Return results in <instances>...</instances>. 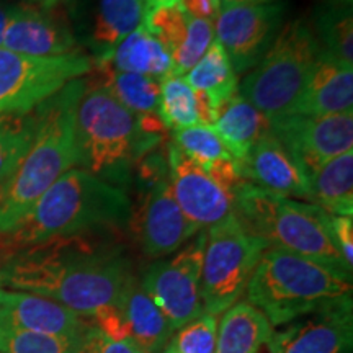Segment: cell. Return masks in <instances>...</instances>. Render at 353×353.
Masks as SVG:
<instances>
[{"label": "cell", "mask_w": 353, "mask_h": 353, "mask_svg": "<svg viewBox=\"0 0 353 353\" xmlns=\"http://www.w3.org/2000/svg\"><path fill=\"white\" fill-rule=\"evenodd\" d=\"M114 234H81L8 252L0 260V288L50 298L92 319L120 303L134 276Z\"/></svg>", "instance_id": "cell-1"}, {"label": "cell", "mask_w": 353, "mask_h": 353, "mask_svg": "<svg viewBox=\"0 0 353 353\" xmlns=\"http://www.w3.org/2000/svg\"><path fill=\"white\" fill-rule=\"evenodd\" d=\"M126 190L74 167L56 180L12 232L0 236L8 252L41 242L94 232H118L130 224Z\"/></svg>", "instance_id": "cell-2"}, {"label": "cell", "mask_w": 353, "mask_h": 353, "mask_svg": "<svg viewBox=\"0 0 353 353\" xmlns=\"http://www.w3.org/2000/svg\"><path fill=\"white\" fill-rule=\"evenodd\" d=\"M85 77L65 83L38 105L37 134L17 170L0 183V236L12 232L44 192L79 165L76 112Z\"/></svg>", "instance_id": "cell-3"}, {"label": "cell", "mask_w": 353, "mask_h": 353, "mask_svg": "<svg viewBox=\"0 0 353 353\" xmlns=\"http://www.w3.org/2000/svg\"><path fill=\"white\" fill-rule=\"evenodd\" d=\"M164 139L165 134L143 130L136 114L85 81L76 112L79 169L125 190L138 162Z\"/></svg>", "instance_id": "cell-4"}, {"label": "cell", "mask_w": 353, "mask_h": 353, "mask_svg": "<svg viewBox=\"0 0 353 353\" xmlns=\"http://www.w3.org/2000/svg\"><path fill=\"white\" fill-rule=\"evenodd\" d=\"M234 214L267 247L301 255L350 278L352 267L339 252L327 211L244 182L234 193Z\"/></svg>", "instance_id": "cell-5"}, {"label": "cell", "mask_w": 353, "mask_h": 353, "mask_svg": "<svg viewBox=\"0 0 353 353\" xmlns=\"http://www.w3.org/2000/svg\"><path fill=\"white\" fill-rule=\"evenodd\" d=\"M245 296L276 329L350 298L352 280L314 260L268 247L247 285Z\"/></svg>", "instance_id": "cell-6"}, {"label": "cell", "mask_w": 353, "mask_h": 353, "mask_svg": "<svg viewBox=\"0 0 353 353\" xmlns=\"http://www.w3.org/2000/svg\"><path fill=\"white\" fill-rule=\"evenodd\" d=\"M322 51L309 21L291 20L280 28L262 59L241 82L239 92L265 117L290 114Z\"/></svg>", "instance_id": "cell-7"}, {"label": "cell", "mask_w": 353, "mask_h": 353, "mask_svg": "<svg viewBox=\"0 0 353 353\" xmlns=\"http://www.w3.org/2000/svg\"><path fill=\"white\" fill-rule=\"evenodd\" d=\"M265 249L267 244L247 232L234 213L208 228L201 265L205 314L218 317L239 301Z\"/></svg>", "instance_id": "cell-8"}, {"label": "cell", "mask_w": 353, "mask_h": 353, "mask_svg": "<svg viewBox=\"0 0 353 353\" xmlns=\"http://www.w3.org/2000/svg\"><path fill=\"white\" fill-rule=\"evenodd\" d=\"M92 70L87 52L34 57L0 48V114L26 113Z\"/></svg>", "instance_id": "cell-9"}, {"label": "cell", "mask_w": 353, "mask_h": 353, "mask_svg": "<svg viewBox=\"0 0 353 353\" xmlns=\"http://www.w3.org/2000/svg\"><path fill=\"white\" fill-rule=\"evenodd\" d=\"M206 244L203 229L169 259H159L144 273L141 286L169 321L172 330L205 314L201 299V265Z\"/></svg>", "instance_id": "cell-10"}, {"label": "cell", "mask_w": 353, "mask_h": 353, "mask_svg": "<svg viewBox=\"0 0 353 353\" xmlns=\"http://www.w3.org/2000/svg\"><path fill=\"white\" fill-rule=\"evenodd\" d=\"M272 132L309 180L325 162L353 151V112L327 117L285 114L273 118Z\"/></svg>", "instance_id": "cell-11"}, {"label": "cell", "mask_w": 353, "mask_h": 353, "mask_svg": "<svg viewBox=\"0 0 353 353\" xmlns=\"http://www.w3.org/2000/svg\"><path fill=\"white\" fill-rule=\"evenodd\" d=\"M283 15L281 2L221 6L214 37L226 51L236 74L247 72L262 59L280 32Z\"/></svg>", "instance_id": "cell-12"}, {"label": "cell", "mask_w": 353, "mask_h": 353, "mask_svg": "<svg viewBox=\"0 0 353 353\" xmlns=\"http://www.w3.org/2000/svg\"><path fill=\"white\" fill-rule=\"evenodd\" d=\"M141 250L151 259H165L203 231L190 221L172 193L169 176L149 185L130 224Z\"/></svg>", "instance_id": "cell-13"}, {"label": "cell", "mask_w": 353, "mask_h": 353, "mask_svg": "<svg viewBox=\"0 0 353 353\" xmlns=\"http://www.w3.org/2000/svg\"><path fill=\"white\" fill-rule=\"evenodd\" d=\"M267 348L270 353H352V296L275 329Z\"/></svg>", "instance_id": "cell-14"}, {"label": "cell", "mask_w": 353, "mask_h": 353, "mask_svg": "<svg viewBox=\"0 0 353 353\" xmlns=\"http://www.w3.org/2000/svg\"><path fill=\"white\" fill-rule=\"evenodd\" d=\"M167 170L174 198L185 216L200 229H208L234 213V193L169 143Z\"/></svg>", "instance_id": "cell-15"}, {"label": "cell", "mask_w": 353, "mask_h": 353, "mask_svg": "<svg viewBox=\"0 0 353 353\" xmlns=\"http://www.w3.org/2000/svg\"><path fill=\"white\" fill-rule=\"evenodd\" d=\"M2 48L34 57H54L82 51L72 21L63 7L44 8L33 3L13 6Z\"/></svg>", "instance_id": "cell-16"}, {"label": "cell", "mask_w": 353, "mask_h": 353, "mask_svg": "<svg viewBox=\"0 0 353 353\" xmlns=\"http://www.w3.org/2000/svg\"><path fill=\"white\" fill-rule=\"evenodd\" d=\"M79 46L90 51L92 64L107 63L121 39L143 25L144 0H77Z\"/></svg>", "instance_id": "cell-17"}, {"label": "cell", "mask_w": 353, "mask_h": 353, "mask_svg": "<svg viewBox=\"0 0 353 353\" xmlns=\"http://www.w3.org/2000/svg\"><path fill=\"white\" fill-rule=\"evenodd\" d=\"M237 167L242 179L255 187L280 196L311 203L307 175L272 131L250 148Z\"/></svg>", "instance_id": "cell-18"}, {"label": "cell", "mask_w": 353, "mask_h": 353, "mask_svg": "<svg viewBox=\"0 0 353 353\" xmlns=\"http://www.w3.org/2000/svg\"><path fill=\"white\" fill-rule=\"evenodd\" d=\"M353 112V65L322 48L316 68L290 114L327 117Z\"/></svg>", "instance_id": "cell-19"}, {"label": "cell", "mask_w": 353, "mask_h": 353, "mask_svg": "<svg viewBox=\"0 0 353 353\" xmlns=\"http://www.w3.org/2000/svg\"><path fill=\"white\" fill-rule=\"evenodd\" d=\"M0 311L20 327L57 337H82L90 325L63 304L26 291L0 288Z\"/></svg>", "instance_id": "cell-20"}, {"label": "cell", "mask_w": 353, "mask_h": 353, "mask_svg": "<svg viewBox=\"0 0 353 353\" xmlns=\"http://www.w3.org/2000/svg\"><path fill=\"white\" fill-rule=\"evenodd\" d=\"M214 131L226 144L236 164L239 165L250 148L272 131V120L255 108L239 90L229 97L214 112Z\"/></svg>", "instance_id": "cell-21"}, {"label": "cell", "mask_w": 353, "mask_h": 353, "mask_svg": "<svg viewBox=\"0 0 353 353\" xmlns=\"http://www.w3.org/2000/svg\"><path fill=\"white\" fill-rule=\"evenodd\" d=\"M120 307L128 341L138 345L144 353H161L164 350L174 330L136 276H132L121 296Z\"/></svg>", "instance_id": "cell-22"}, {"label": "cell", "mask_w": 353, "mask_h": 353, "mask_svg": "<svg viewBox=\"0 0 353 353\" xmlns=\"http://www.w3.org/2000/svg\"><path fill=\"white\" fill-rule=\"evenodd\" d=\"M275 327L260 309L237 301L223 312L216 332L214 353H260Z\"/></svg>", "instance_id": "cell-23"}, {"label": "cell", "mask_w": 353, "mask_h": 353, "mask_svg": "<svg viewBox=\"0 0 353 353\" xmlns=\"http://www.w3.org/2000/svg\"><path fill=\"white\" fill-rule=\"evenodd\" d=\"M92 85L103 88L118 103L130 110L136 117L157 114L161 81L141 74L123 72L113 69L108 63L92 64V70L85 76Z\"/></svg>", "instance_id": "cell-24"}, {"label": "cell", "mask_w": 353, "mask_h": 353, "mask_svg": "<svg viewBox=\"0 0 353 353\" xmlns=\"http://www.w3.org/2000/svg\"><path fill=\"white\" fill-rule=\"evenodd\" d=\"M311 203L329 214H353V151L325 162L309 175Z\"/></svg>", "instance_id": "cell-25"}, {"label": "cell", "mask_w": 353, "mask_h": 353, "mask_svg": "<svg viewBox=\"0 0 353 353\" xmlns=\"http://www.w3.org/2000/svg\"><path fill=\"white\" fill-rule=\"evenodd\" d=\"M107 63L117 70L161 81L170 74L172 56L164 44L141 25L118 43Z\"/></svg>", "instance_id": "cell-26"}, {"label": "cell", "mask_w": 353, "mask_h": 353, "mask_svg": "<svg viewBox=\"0 0 353 353\" xmlns=\"http://www.w3.org/2000/svg\"><path fill=\"white\" fill-rule=\"evenodd\" d=\"M183 79L193 90L208 100L213 117L219 105H223L229 97L239 90L236 70H234L224 48L216 38L206 54Z\"/></svg>", "instance_id": "cell-27"}, {"label": "cell", "mask_w": 353, "mask_h": 353, "mask_svg": "<svg viewBox=\"0 0 353 353\" xmlns=\"http://www.w3.org/2000/svg\"><path fill=\"white\" fill-rule=\"evenodd\" d=\"M37 108L26 113L0 114V183L17 170L32 148L38 128Z\"/></svg>", "instance_id": "cell-28"}, {"label": "cell", "mask_w": 353, "mask_h": 353, "mask_svg": "<svg viewBox=\"0 0 353 353\" xmlns=\"http://www.w3.org/2000/svg\"><path fill=\"white\" fill-rule=\"evenodd\" d=\"M321 46L339 61L353 65V19L352 7L327 3L319 8L311 23Z\"/></svg>", "instance_id": "cell-29"}, {"label": "cell", "mask_w": 353, "mask_h": 353, "mask_svg": "<svg viewBox=\"0 0 353 353\" xmlns=\"http://www.w3.org/2000/svg\"><path fill=\"white\" fill-rule=\"evenodd\" d=\"M157 114L169 131L201 125L198 95L183 77L169 74L161 79Z\"/></svg>", "instance_id": "cell-30"}, {"label": "cell", "mask_w": 353, "mask_h": 353, "mask_svg": "<svg viewBox=\"0 0 353 353\" xmlns=\"http://www.w3.org/2000/svg\"><path fill=\"white\" fill-rule=\"evenodd\" d=\"M81 339L26 330L0 311V353H76Z\"/></svg>", "instance_id": "cell-31"}, {"label": "cell", "mask_w": 353, "mask_h": 353, "mask_svg": "<svg viewBox=\"0 0 353 353\" xmlns=\"http://www.w3.org/2000/svg\"><path fill=\"white\" fill-rule=\"evenodd\" d=\"M170 143L175 144L190 161L195 162L206 172L218 162L234 161L218 132L213 126L208 125H195L172 131Z\"/></svg>", "instance_id": "cell-32"}, {"label": "cell", "mask_w": 353, "mask_h": 353, "mask_svg": "<svg viewBox=\"0 0 353 353\" xmlns=\"http://www.w3.org/2000/svg\"><path fill=\"white\" fill-rule=\"evenodd\" d=\"M214 41V21L192 19L188 17L187 34L183 43L175 52H172L170 76L185 77L195 68L198 61L206 54L211 43Z\"/></svg>", "instance_id": "cell-33"}, {"label": "cell", "mask_w": 353, "mask_h": 353, "mask_svg": "<svg viewBox=\"0 0 353 353\" xmlns=\"http://www.w3.org/2000/svg\"><path fill=\"white\" fill-rule=\"evenodd\" d=\"M188 15L180 7V3L154 8L144 13L143 26L164 44L167 51L175 52L183 43L187 34Z\"/></svg>", "instance_id": "cell-34"}, {"label": "cell", "mask_w": 353, "mask_h": 353, "mask_svg": "<svg viewBox=\"0 0 353 353\" xmlns=\"http://www.w3.org/2000/svg\"><path fill=\"white\" fill-rule=\"evenodd\" d=\"M218 321L211 314H201L195 321L175 330L167 347L179 353H214Z\"/></svg>", "instance_id": "cell-35"}, {"label": "cell", "mask_w": 353, "mask_h": 353, "mask_svg": "<svg viewBox=\"0 0 353 353\" xmlns=\"http://www.w3.org/2000/svg\"><path fill=\"white\" fill-rule=\"evenodd\" d=\"M76 353H144L131 341H117L99 330L90 321V325L82 335Z\"/></svg>", "instance_id": "cell-36"}, {"label": "cell", "mask_w": 353, "mask_h": 353, "mask_svg": "<svg viewBox=\"0 0 353 353\" xmlns=\"http://www.w3.org/2000/svg\"><path fill=\"white\" fill-rule=\"evenodd\" d=\"M332 236L339 252L345 262L353 267V218L352 216H334L330 218Z\"/></svg>", "instance_id": "cell-37"}, {"label": "cell", "mask_w": 353, "mask_h": 353, "mask_svg": "<svg viewBox=\"0 0 353 353\" xmlns=\"http://www.w3.org/2000/svg\"><path fill=\"white\" fill-rule=\"evenodd\" d=\"M180 7L192 19H201L214 21L218 19L221 3L214 0H180Z\"/></svg>", "instance_id": "cell-38"}, {"label": "cell", "mask_w": 353, "mask_h": 353, "mask_svg": "<svg viewBox=\"0 0 353 353\" xmlns=\"http://www.w3.org/2000/svg\"><path fill=\"white\" fill-rule=\"evenodd\" d=\"M13 12V6H6V3H0V48L3 44V33H6L8 21H10Z\"/></svg>", "instance_id": "cell-39"}, {"label": "cell", "mask_w": 353, "mask_h": 353, "mask_svg": "<svg viewBox=\"0 0 353 353\" xmlns=\"http://www.w3.org/2000/svg\"><path fill=\"white\" fill-rule=\"evenodd\" d=\"M30 3L38 7H44V8H56V7H63L64 3H68L69 0H28Z\"/></svg>", "instance_id": "cell-40"}, {"label": "cell", "mask_w": 353, "mask_h": 353, "mask_svg": "<svg viewBox=\"0 0 353 353\" xmlns=\"http://www.w3.org/2000/svg\"><path fill=\"white\" fill-rule=\"evenodd\" d=\"M180 0H144L145 12L154 10V8L165 7V6H174V3H179Z\"/></svg>", "instance_id": "cell-41"}, {"label": "cell", "mask_w": 353, "mask_h": 353, "mask_svg": "<svg viewBox=\"0 0 353 353\" xmlns=\"http://www.w3.org/2000/svg\"><path fill=\"white\" fill-rule=\"evenodd\" d=\"M280 2V0H221V6H239V3H273Z\"/></svg>", "instance_id": "cell-42"}, {"label": "cell", "mask_w": 353, "mask_h": 353, "mask_svg": "<svg viewBox=\"0 0 353 353\" xmlns=\"http://www.w3.org/2000/svg\"><path fill=\"white\" fill-rule=\"evenodd\" d=\"M329 3H343V6H350L352 0H327Z\"/></svg>", "instance_id": "cell-43"}, {"label": "cell", "mask_w": 353, "mask_h": 353, "mask_svg": "<svg viewBox=\"0 0 353 353\" xmlns=\"http://www.w3.org/2000/svg\"><path fill=\"white\" fill-rule=\"evenodd\" d=\"M161 353H179V352H175V350H172V348H169V347H165L164 350H162Z\"/></svg>", "instance_id": "cell-44"}, {"label": "cell", "mask_w": 353, "mask_h": 353, "mask_svg": "<svg viewBox=\"0 0 353 353\" xmlns=\"http://www.w3.org/2000/svg\"><path fill=\"white\" fill-rule=\"evenodd\" d=\"M214 2H218V3H221V0H214Z\"/></svg>", "instance_id": "cell-45"}]
</instances>
